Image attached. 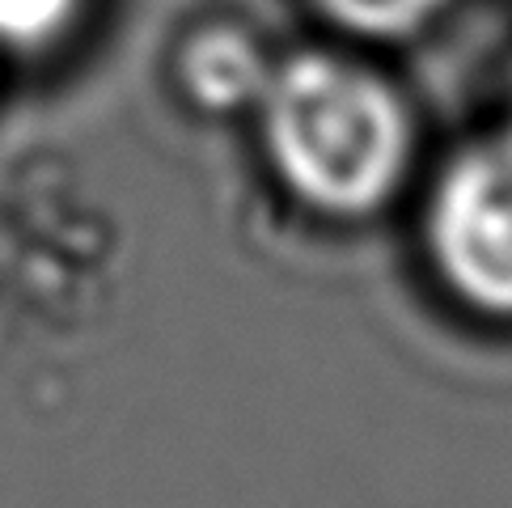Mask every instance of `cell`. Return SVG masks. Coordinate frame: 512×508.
Instances as JSON below:
<instances>
[{
	"instance_id": "5",
	"label": "cell",
	"mask_w": 512,
	"mask_h": 508,
	"mask_svg": "<svg viewBox=\"0 0 512 508\" xmlns=\"http://www.w3.org/2000/svg\"><path fill=\"white\" fill-rule=\"evenodd\" d=\"M77 0H0V51H30L56 34Z\"/></svg>"
},
{
	"instance_id": "2",
	"label": "cell",
	"mask_w": 512,
	"mask_h": 508,
	"mask_svg": "<svg viewBox=\"0 0 512 508\" xmlns=\"http://www.w3.org/2000/svg\"><path fill=\"white\" fill-rule=\"evenodd\" d=\"M428 254L466 305L512 318V140L483 144L441 174L428 204Z\"/></svg>"
},
{
	"instance_id": "3",
	"label": "cell",
	"mask_w": 512,
	"mask_h": 508,
	"mask_svg": "<svg viewBox=\"0 0 512 508\" xmlns=\"http://www.w3.org/2000/svg\"><path fill=\"white\" fill-rule=\"evenodd\" d=\"M178 77L199 111L233 115V111H254V102H259L263 85L271 77V60L246 30L212 26V30H199L182 47Z\"/></svg>"
},
{
	"instance_id": "1",
	"label": "cell",
	"mask_w": 512,
	"mask_h": 508,
	"mask_svg": "<svg viewBox=\"0 0 512 508\" xmlns=\"http://www.w3.org/2000/svg\"><path fill=\"white\" fill-rule=\"evenodd\" d=\"M254 115L276 178L322 216H369L407 174V106L377 72L335 51L271 64Z\"/></svg>"
},
{
	"instance_id": "4",
	"label": "cell",
	"mask_w": 512,
	"mask_h": 508,
	"mask_svg": "<svg viewBox=\"0 0 512 508\" xmlns=\"http://www.w3.org/2000/svg\"><path fill=\"white\" fill-rule=\"evenodd\" d=\"M449 0H318V9L335 26L360 39H407L424 30Z\"/></svg>"
}]
</instances>
